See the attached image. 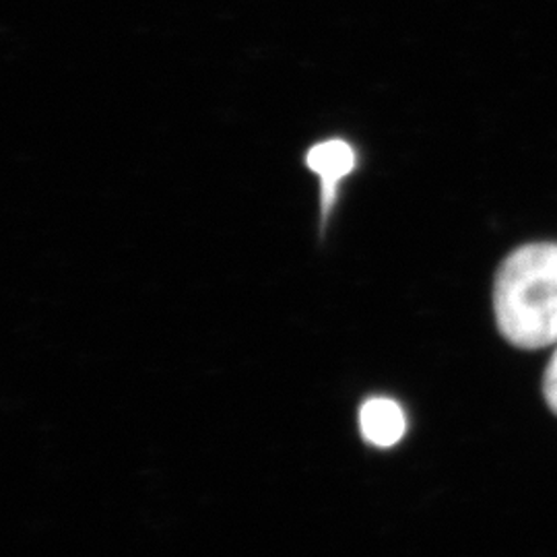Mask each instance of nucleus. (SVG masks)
I'll return each instance as SVG.
<instances>
[{
  "instance_id": "3",
  "label": "nucleus",
  "mask_w": 557,
  "mask_h": 557,
  "mask_svg": "<svg viewBox=\"0 0 557 557\" xmlns=\"http://www.w3.org/2000/svg\"><path fill=\"white\" fill-rule=\"evenodd\" d=\"M405 428V413L393 398H370L359 409V430L363 438L374 446H395L398 440L403 438Z\"/></svg>"
},
{
  "instance_id": "2",
  "label": "nucleus",
  "mask_w": 557,
  "mask_h": 557,
  "mask_svg": "<svg viewBox=\"0 0 557 557\" xmlns=\"http://www.w3.org/2000/svg\"><path fill=\"white\" fill-rule=\"evenodd\" d=\"M306 163L322 182V211L326 218L329 207L335 200L338 182L356 168V151L347 140H322L308 151Z\"/></svg>"
},
{
  "instance_id": "4",
  "label": "nucleus",
  "mask_w": 557,
  "mask_h": 557,
  "mask_svg": "<svg viewBox=\"0 0 557 557\" xmlns=\"http://www.w3.org/2000/svg\"><path fill=\"white\" fill-rule=\"evenodd\" d=\"M543 393H545V400L552 407V411L557 416V349L554 358L547 366L545 379H543Z\"/></svg>"
},
{
  "instance_id": "1",
  "label": "nucleus",
  "mask_w": 557,
  "mask_h": 557,
  "mask_svg": "<svg viewBox=\"0 0 557 557\" xmlns=\"http://www.w3.org/2000/svg\"><path fill=\"white\" fill-rule=\"evenodd\" d=\"M494 310L502 335L520 349L557 343V244H529L502 262Z\"/></svg>"
}]
</instances>
